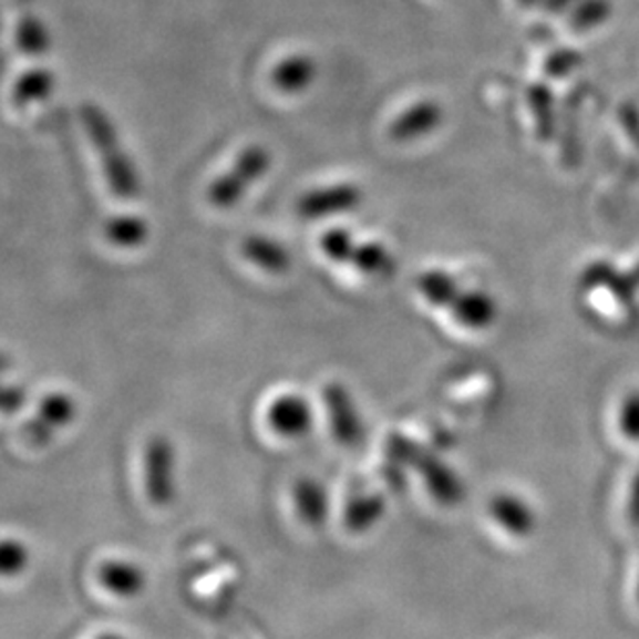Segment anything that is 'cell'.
<instances>
[{
  "label": "cell",
  "mask_w": 639,
  "mask_h": 639,
  "mask_svg": "<svg viewBox=\"0 0 639 639\" xmlns=\"http://www.w3.org/2000/svg\"><path fill=\"white\" fill-rule=\"evenodd\" d=\"M81 121L90 141L94 143L95 152L102 157L112 195L123 202L137 199L141 193L140 172L135 168V162L126 154L109 112L90 102L81 106Z\"/></svg>",
  "instance_id": "6da1fadb"
},
{
  "label": "cell",
  "mask_w": 639,
  "mask_h": 639,
  "mask_svg": "<svg viewBox=\"0 0 639 639\" xmlns=\"http://www.w3.org/2000/svg\"><path fill=\"white\" fill-rule=\"evenodd\" d=\"M269 168H271V152L266 145L252 143L238 154L230 171L224 172L207 187V202L218 209L235 207L236 203H240L245 197L250 185H255Z\"/></svg>",
  "instance_id": "7a4b0ae2"
},
{
  "label": "cell",
  "mask_w": 639,
  "mask_h": 639,
  "mask_svg": "<svg viewBox=\"0 0 639 639\" xmlns=\"http://www.w3.org/2000/svg\"><path fill=\"white\" fill-rule=\"evenodd\" d=\"M143 486L156 507H168L176 501V450L164 435H154L143 447Z\"/></svg>",
  "instance_id": "3957f363"
},
{
  "label": "cell",
  "mask_w": 639,
  "mask_h": 639,
  "mask_svg": "<svg viewBox=\"0 0 639 639\" xmlns=\"http://www.w3.org/2000/svg\"><path fill=\"white\" fill-rule=\"evenodd\" d=\"M323 404L328 410L329 429L333 439L343 447H357L364 435V426L359 405L350 390L340 381H329L323 388Z\"/></svg>",
  "instance_id": "277c9868"
},
{
  "label": "cell",
  "mask_w": 639,
  "mask_h": 639,
  "mask_svg": "<svg viewBox=\"0 0 639 639\" xmlns=\"http://www.w3.org/2000/svg\"><path fill=\"white\" fill-rule=\"evenodd\" d=\"M364 199L362 188L354 183L311 188L297 203V212L307 219H323L348 214Z\"/></svg>",
  "instance_id": "5b68a950"
},
{
  "label": "cell",
  "mask_w": 639,
  "mask_h": 639,
  "mask_svg": "<svg viewBox=\"0 0 639 639\" xmlns=\"http://www.w3.org/2000/svg\"><path fill=\"white\" fill-rule=\"evenodd\" d=\"M267 424L280 437H307L315 426L311 402L300 393L278 395L267 408Z\"/></svg>",
  "instance_id": "8992f818"
},
{
  "label": "cell",
  "mask_w": 639,
  "mask_h": 639,
  "mask_svg": "<svg viewBox=\"0 0 639 639\" xmlns=\"http://www.w3.org/2000/svg\"><path fill=\"white\" fill-rule=\"evenodd\" d=\"M100 586L114 598L131 600L137 598L147 588V576L140 563L125 559H110L97 569Z\"/></svg>",
  "instance_id": "52a82bcc"
},
{
  "label": "cell",
  "mask_w": 639,
  "mask_h": 639,
  "mask_svg": "<svg viewBox=\"0 0 639 639\" xmlns=\"http://www.w3.org/2000/svg\"><path fill=\"white\" fill-rule=\"evenodd\" d=\"M443 123V109L435 100H422L404 110L390 125V137L398 143L421 140Z\"/></svg>",
  "instance_id": "ba28073f"
},
{
  "label": "cell",
  "mask_w": 639,
  "mask_h": 639,
  "mask_svg": "<svg viewBox=\"0 0 639 639\" xmlns=\"http://www.w3.org/2000/svg\"><path fill=\"white\" fill-rule=\"evenodd\" d=\"M292 503L302 524L309 528H323L329 517V493L326 484L312 476H302L292 484Z\"/></svg>",
  "instance_id": "9c48e42d"
},
{
  "label": "cell",
  "mask_w": 639,
  "mask_h": 639,
  "mask_svg": "<svg viewBox=\"0 0 639 639\" xmlns=\"http://www.w3.org/2000/svg\"><path fill=\"white\" fill-rule=\"evenodd\" d=\"M317 78V61L307 52H295L271 71V83L276 90L284 94H300L307 87H311L312 81Z\"/></svg>",
  "instance_id": "30bf717a"
},
{
  "label": "cell",
  "mask_w": 639,
  "mask_h": 639,
  "mask_svg": "<svg viewBox=\"0 0 639 639\" xmlns=\"http://www.w3.org/2000/svg\"><path fill=\"white\" fill-rule=\"evenodd\" d=\"M243 257L267 274H284L292 266L290 250L278 240L264 235H250L240 245Z\"/></svg>",
  "instance_id": "8fae6325"
},
{
  "label": "cell",
  "mask_w": 639,
  "mask_h": 639,
  "mask_svg": "<svg viewBox=\"0 0 639 639\" xmlns=\"http://www.w3.org/2000/svg\"><path fill=\"white\" fill-rule=\"evenodd\" d=\"M388 512V501L379 493L371 495H359L354 499L348 501L343 507V528L350 534H367L373 530L374 526L385 517Z\"/></svg>",
  "instance_id": "7c38bea8"
},
{
  "label": "cell",
  "mask_w": 639,
  "mask_h": 639,
  "mask_svg": "<svg viewBox=\"0 0 639 639\" xmlns=\"http://www.w3.org/2000/svg\"><path fill=\"white\" fill-rule=\"evenodd\" d=\"M54 87H56V75L44 66H33L17 79L11 90V104L16 109H28L30 104L48 100L54 92Z\"/></svg>",
  "instance_id": "4fadbf2b"
},
{
  "label": "cell",
  "mask_w": 639,
  "mask_h": 639,
  "mask_svg": "<svg viewBox=\"0 0 639 639\" xmlns=\"http://www.w3.org/2000/svg\"><path fill=\"white\" fill-rule=\"evenodd\" d=\"M78 400L71 393L52 391L38 402V421L44 422L48 429L61 431L78 421Z\"/></svg>",
  "instance_id": "5bb4252c"
},
{
  "label": "cell",
  "mask_w": 639,
  "mask_h": 639,
  "mask_svg": "<svg viewBox=\"0 0 639 639\" xmlns=\"http://www.w3.org/2000/svg\"><path fill=\"white\" fill-rule=\"evenodd\" d=\"M104 236L109 238L112 247L118 249H140L141 245L150 236V226L141 216L125 214V216H114L104 226Z\"/></svg>",
  "instance_id": "9a60e30c"
},
{
  "label": "cell",
  "mask_w": 639,
  "mask_h": 639,
  "mask_svg": "<svg viewBox=\"0 0 639 639\" xmlns=\"http://www.w3.org/2000/svg\"><path fill=\"white\" fill-rule=\"evenodd\" d=\"M416 286H419L422 298L426 302H431L433 307H452L457 297L462 295L452 274H447L443 269L422 271Z\"/></svg>",
  "instance_id": "2e32d148"
},
{
  "label": "cell",
  "mask_w": 639,
  "mask_h": 639,
  "mask_svg": "<svg viewBox=\"0 0 639 639\" xmlns=\"http://www.w3.org/2000/svg\"><path fill=\"white\" fill-rule=\"evenodd\" d=\"M452 309L455 321L470 329H483L495 315L493 300L484 292H462Z\"/></svg>",
  "instance_id": "e0dca14e"
},
{
  "label": "cell",
  "mask_w": 639,
  "mask_h": 639,
  "mask_svg": "<svg viewBox=\"0 0 639 639\" xmlns=\"http://www.w3.org/2000/svg\"><path fill=\"white\" fill-rule=\"evenodd\" d=\"M17 48L28 56H42L50 50V32L38 16H23L16 28Z\"/></svg>",
  "instance_id": "ac0fdd59"
},
{
  "label": "cell",
  "mask_w": 639,
  "mask_h": 639,
  "mask_svg": "<svg viewBox=\"0 0 639 639\" xmlns=\"http://www.w3.org/2000/svg\"><path fill=\"white\" fill-rule=\"evenodd\" d=\"M350 266L357 267L360 274L379 276L391 269L393 259H391L390 250L385 249V245L369 240V243H359Z\"/></svg>",
  "instance_id": "d6986e66"
},
{
  "label": "cell",
  "mask_w": 639,
  "mask_h": 639,
  "mask_svg": "<svg viewBox=\"0 0 639 639\" xmlns=\"http://www.w3.org/2000/svg\"><path fill=\"white\" fill-rule=\"evenodd\" d=\"M357 247H359V243L354 240L352 233L346 228H331L321 236V250L336 264H352Z\"/></svg>",
  "instance_id": "ffe728a7"
},
{
  "label": "cell",
  "mask_w": 639,
  "mask_h": 639,
  "mask_svg": "<svg viewBox=\"0 0 639 639\" xmlns=\"http://www.w3.org/2000/svg\"><path fill=\"white\" fill-rule=\"evenodd\" d=\"M30 565V548L19 538H4L0 546V569L4 577L19 576Z\"/></svg>",
  "instance_id": "44dd1931"
},
{
  "label": "cell",
  "mask_w": 639,
  "mask_h": 639,
  "mask_svg": "<svg viewBox=\"0 0 639 639\" xmlns=\"http://www.w3.org/2000/svg\"><path fill=\"white\" fill-rule=\"evenodd\" d=\"M25 404H28V391H25L23 385L13 383V385H7L2 390V410H4L7 416L17 414Z\"/></svg>",
  "instance_id": "7402d4cb"
},
{
  "label": "cell",
  "mask_w": 639,
  "mask_h": 639,
  "mask_svg": "<svg viewBox=\"0 0 639 639\" xmlns=\"http://www.w3.org/2000/svg\"><path fill=\"white\" fill-rule=\"evenodd\" d=\"M95 639H126L125 636H121V633H114V631H106V633H102L100 638Z\"/></svg>",
  "instance_id": "603a6c76"
}]
</instances>
